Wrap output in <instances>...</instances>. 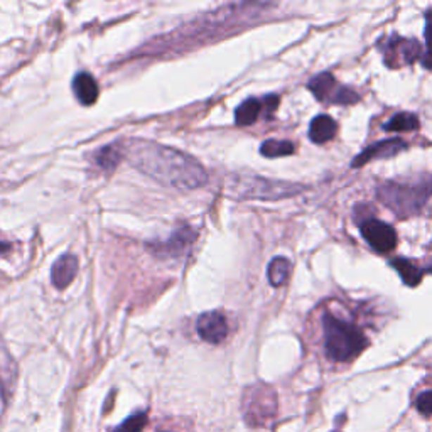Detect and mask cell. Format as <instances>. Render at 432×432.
Listing matches in <instances>:
<instances>
[{
	"mask_svg": "<svg viewBox=\"0 0 432 432\" xmlns=\"http://www.w3.org/2000/svg\"><path fill=\"white\" fill-rule=\"evenodd\" d=\"M73 91L80 103L93 105L99 99V83L90 73H78L73 80Z\"/></svg>",
	"mask_w": 432,
	"mask_h": 432,
	"instance_id": "cell-11",
	"label": "cell"
},
{
	"mask_svg": "<svg viewBox=\"0 0 432 432\" xmlns=\"http://www.w3.org/2000/svg\"><path fill=\"white\" fill-rule=\"evenodd\" d=\"M419 127H421V124H419V118L414 115V113L402 112L393 115L390 120L383 125V129L387 130V132H414Z\"/></svg>",
	"mask_w": 432,
	"mask_h": 432,
	"instance_id": "cell-15",
	"label": "cell"
},
{
	"mask_svg": "<svg viewBox=\"0 0 432 432\" xmlns=\"http://www.w3.org/2000/svg\"><path fill=\"white\" fill-rule=\"evenodd\" d=\"M421 63H422V66L426 68V70H432V49L427 51L426 54H422Z\"/></svg>",
	"mask_w": 432,
	"mask_h": 432,
	"instance_id": "cell-26",
	"label": "cell"
},
{
	"mask_svg": "<svg viewBox=\"0 0 432 432\" xmlns=\"http://www.w3.org/2000/svg\"><path fill=\"white\" fill-rule=\"evenodd\" d=\"M194 239H196V233H194L189 227L177 228L167 241L155 245L154 253H158L159 257H172V258L181 257L186 250L191 247Z\"/></svg>",
	"mask_w": 432,
	"mask_h": 432,
	"instance_id": "cell-9",
	"label": "cell"
},
{
	"mask_svg": "<svg viewBox=\"0 0 432 432\" xmlns=\"http://www.w3.org/2000/svg\"><path fill=\"white\" fill-rule=\"evenodd\" d=\"M392 265L395 267V270L399 272L402 281L407 284V286L410 287L419 286V282H421L422 279V274L419 272L417 267H414L409 260H405V258H395V260H392Z\"/></svg>",
	"mask_w": 432,
	"mask_h": 432,
	"instance_id": "cell-18",
	"label": "cell"
},
{
	"mask_svg": "<svg viewBox=\"0 0 432 432\" xmlns=\"http://www.w3.org/2000/svg\"><path fill=\"white\" fill-rule=\"evenodd\" d=\"M122 149L125 158L137 171L169 188L191 191L205 186L208 181V174L200 160L183 151L160 146L158 142L144 141V139H132L125 142Z\"/></svg>",
	"mask_w": 432,
	"mask_h": 432,
	"instance_id": "cell-1",
	"label": "cell"
},
{
	"mask_svg": "<svg viewBox=\"0 0 432 432\" xmlns=\"http://www.w3.org/2000/svg\"><path fill=\"white\" fill-rule=\"evenodd\" d=\"M241 412L248 426L267 427L277 414V395L269 385H252L243 393Z\"/></svg>",
	"mask_w": 432,
	"mask_h": 432,
	"instance_id": "cell-4",
	"label": "cell"
},
{
	"mask_svg": "<svg viewBox=\"0 0 432 432\" xmlns=\"http://www.w3.org/2000/svg\"><path fill=\"white\" fill-rule=\"evenodd\" d=\"M323 328L326 355L334 362H348L367 348L365 334L357 326L345 323L331 312L323 316Z\"/></svg>",
	"mask_w": 432,
	"mask_h": 432,
	"instance_id": "cell-2",
	"label": "cell"
},
{
	"mask_svg": "<svg viewBox=\"0 0 432 432\" xmlns=\"http://www.w3.org/2000/svg\"><path fill=\"white\" fill-rule=\"evenodd\" d=\"M146 426H147V414L137 412L134 414L132 417H129L127 421L122 422V424L115 429V432H142Z\"/></svg>",
	"mask_w": 432,
	"mask_h": 432,
	"instance_id": "cell-21",
	"label": "cell"
},
{
	"mask_svg": "<svg viewBox=\"0 0 432 432\" xmlns=\"http://www.w3.org/2000/svg\"><path fill=\"white\" fill-rule=\"evenodd\" d=\"M76 272H78V258L71 255V253H66L53 264L51 281H53L56 289H66L73 282Z\"/></svg>",
	"mask_w": 432,
	"mask_h": 432,
	"instance_id": "cell-10",
	"label": "cell"
},
{
	"mask_svg": "<svg viewBox=\"0 0 432 432\" xmlns=\"http://www.w3.org/2000/svg\"><path fill=\"white\" fill-rule=\"evenodd\" d=\"M400 56L407 65H412L421 56V44L416 39H400Z\"/></svg>",
	"mask_w": 432,
	"mask_h": 432,
	"instance_id": "cell-22",
	"label": "cell"
},
{
	"mask_svg": "<svg viewBox=\"0 0 432 432\" xmlns=\"http://www.w3.org/2000/svg\"><path fill=\"white\" fill-rule=\"evenodd\" d=\"M338 125L329 115H319L311 122L309 127V139L315 144H324L336 135Z\"/></svg>",
	"mask_w": 432,
	"mask_h": 432,
	"instance_id": "cell-12",
	"label": "cell"
},
{
	"mask_svg": "<svg viewBox=\"0 0 432 432\" xmlns=\"http://www.w3.org/2000/svg\"><path fill=\"white\" fill-rule=\"evenodd\" d=\"M291 275V262L284 257H275L272 262L269 264V272H267V277H269L270 286L274 287H281L287 282Z\"/></svg>",
	"mask_w": 432,
	"mask_h": 432,
	"instance_id": "cell-16",
	"label": "cell"
},
{
	"mask_svg": "<svg viewBox=\"0 0 432 432\" xmlns=\"http://www.w3.org/2000/svg\"><path fill=\"white\" fill-rule=\"evenodd\" d=\"M2 362H6L7 367L8 365L14 367V362H12L11 355L4 350V346H0V363ZM14 379H15V370H8L6 367H0V387H2V390L11 387V385L14 383Z\"/></svg>",
	"mask_w": 432,
	"mask_h": 432,
	"instance_id": "cell-20",
	"label": "cell"
},
{
	"mask_svg": "<svg viewBox=\"0 0 432 432\" xmlns=\"http://www.w3.org/2000/svg\"><path fill=\"white\" fill-rule=\"evenodd\" d=\"M231 189L239 196L260 198V200H279V198L292 196L300 191L299 186L262 179V177H235Z\"/></svg>",
	"mask_w": 432,
	"mask_h": 432,
	"instance_id": "cell-5",
	"label": "cell"
},
{
	"mask_svg": "<svg viewBox=\"0 0 432 432\" xmlns=\"http://www.w3.org/2000/svg\"><path fill=\"white\" fill-rule=\"evenodd\" d=\"M196 331L203 341L211 345H220L228 336V323L227 317L218 311L205 312L198 317Z\"/></svg>",
	"mask_w": 432,
	"mask_h": 432,
	"instance_id": "cell-7",
	"label": "cell"
},
{
	"mask_svg": "<svg viewBox=\"0 0 432 432\" xmlns=\"http://www.w3.org/2000/svg\"><path fill=\"white\" fill-rule=\"evenodd\" d=\"M376 196L399 218L419 213L432 196V177L416 183H387L376 191Z\"/></svg>",
	"mask_w": 432,
	"mask_h": 432,
	"instance_id": "cell-3",
	"label": "cell"
},
{
	"mask_svg": "<svg viewBox=\"0 0 432 432\" xmlns=\"http://www.w3.org/2000/svg\"><path fill=\"white\" fill-rule=\"evenodd\" d=\"M362 235L376 252L388 253L395 248L397 233L390 224L379 222V220H368L362 224Z\"/></svg>",
	"mask_w": 432,
	"mask_h": 432,
	"instance_id": "cell-6",
	"label": "cell"
},
{
	"mask_svg": "<svg viewBox=\"0 0 432 432\" xmlns=\"http://www.w3.org/2000/svg\"><path fill=\"white\" fill-rule=\"evenodd\" d=\"M360 101V95L357 91L350 90V88L345 87H338L336 93H334L331 103H338V105H353L358 103Z\"/></svg>",
	"mask_w": 432,
	"mask_h": 432,
	"instance_id": "cell-23",
	"label": "cell"
},
{
	"mask_svg": "<svg viewBox=\"0 0 432 432\" xmlns=\"http://www.w3.org/2000/svg\"><path fill=\"white\" fill-rule=\"evenodd\" d=\"M416 407L424 416H432V390L422 392L416 399Z\"/></svg>",
	"mask_w": 432,
	"mask_h": 432,
	"instance_id": "cell-24",
	"label": "cell"
},
{
	"mask_svg": "<svg viewBox=\"0 0 432 432\" xmlns=\"http://www.w3.org/2000/svg\"><path fill=\"white\" fill-rule=\"evenodd\" d=\"M426 41L429 49H432V14H427V23H426Z\"/></svg>",
	"mask_w": 432,
	"mask_h": 432,
	"instance_id": "cell-25",
	"label": "cell"
},
{
	"mask_svg": "<svg viewBox=\"0 0 432 432\" xmlns=\"http://www.w3.org/2000/svg\"><path fill=\"white\" fill-rule=\"evenodd\" d=\"M262 101L257 99H248L236 108L235 112V124L236 125H252L257 120L262 112Z\"/></svg>",
	"mask_w": 432,
	"mask_h": 432,
	"instance_id": "cell-14",
	"label": "cell"
},
{
	"mask_svg": "<svg viewBox=\"0 0 432 432\" xmlns=\"http://www.w3.org/2000/svg\"><path fill=\"white\" fill-rule=\"evenodd\" d=\"M122 158H124V149L122 146H107L100 149L95 155V163L99 164L105 171H112L113 167L118 166Z\"/></svg>",
	"mask_w": 432,
	"mask_h": 432,
	"instance_id": "cell-17",
	"label": "cell"
},
{
	"mask_svg": "<svg viewBox=\"0 0 432 432\" xmlns=\"http://www.w3.org/2000/svg\"><path fill=\"white\" fill-rule=\"evenodd\" d=\"M407 149V144H405L402 139H387V141L376 142L374 146L367 147L365 151L360 152L357 158L353 159L351 166L360 167L363 164H368L370 160L374 159H387L392 158V155H397L399 152Z\"/></svg>",
	"mask_w": 432,
	"mask_h": 432,
	"instance_id": "cell-8",
	"label": "cell"
},
{
	"mask_svg": "<svg viewBox=\"0 0 432 432\" xmlns=\"http://www.w3.org/2000/svg\"><path fill=\"white\" fill-rule=\"evenodd\" d=\"M307 88L315 93V96L319 101H329L331 103L334 93H336V80L331 73H321L309 80Z\"/></svg>",
	"mask_w": 432,
	"mask_h": 432,
	"instance_id": "cell-13",
	"label": "cell"
},
{
	"mask_svg": "<svg viewBox=\"0 0 432 432\" xmlns=\"http://www.w3.org/2000/svg\"><path fill=\"white\" fill-rule=\"evenodd\" d=\"M260 152L265 158H282V155L294 154L296 147L294 144L289 141H275V139H270V141L262 144Z\"/></svg>",
	"mask_w": 432,
	"mask_h": 432,
	"instance_id": "cell-19",
	"label": "cell"
},
{
	"mask_svg": "<svg viewBox=\"0 0 432 432\" xmlns=\"http://www.w3.org/2000/svg\"><path fill=\"white\" fill-rule=\"evenodd\" d=\"M11 248V245L8 243H6V241H0V253H4V252H7V250Z\"/></svg>",
	"mask_w": 432,
	"mask_h": 432,
	"instance_id": "cell-27",
	"label": "cell"
}]
</instances>
